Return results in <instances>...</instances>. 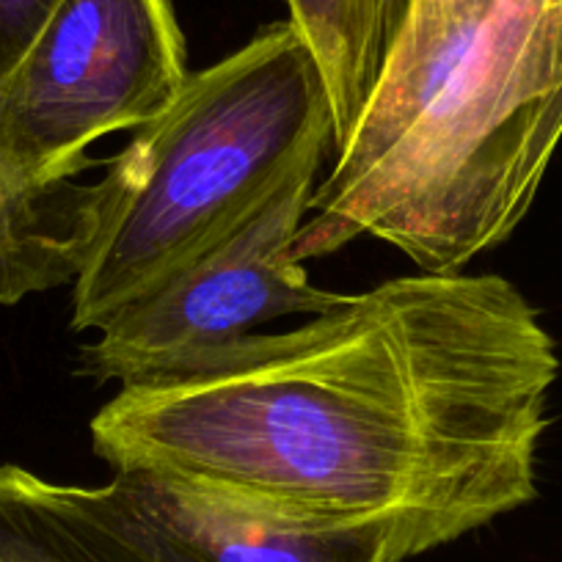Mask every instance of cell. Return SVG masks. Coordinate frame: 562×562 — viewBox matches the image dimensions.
<instances>
[{
  "label": "cell",
  "instance_id": "6da1fadb",
  "mask_svg": "<svg viewBox=\"0 0 562 562\" xmlns=\"http://www.w3.org/2000/svg\"><path fill=\"white\" fill-rule=\"evenodd\" d=\"M557 345L496 273L389 279L290 331L127 383L89 425L113 474L400 560L538 496Z\"/></svg>",
  "mask_w": 562,
  "mask_h": 562
},
{
  "label": "cell",
  "instance_id": "7a4b0ae2",
  "mask_svg": "<svg viewBox=\"0 0 562 562\" xmlns=\"http://www.w3.org/2000/svg\"><path fill=\"white\" fill-rule=\"evenodd\" d=\"M560 140L562 0H414L290 251L370 237L461 273L527 218Z\"/></svg>",
  "mask_w": 562,
  "mask_h": 562
},
{
  "label": "cell",
  "instance_id": "3957f363",
  "mask_svg": "<svg viewBox=\"0 0 562 562\" xmlns=\"http://www.w3.org/2000/svg\"><path fill=\"white\" fill-rule=\"evenodd\" d=\"M317 153H331V108L290 20L188 75L97 180L100 232L72 284L69 328L100 331L226 240Z\"/></svg>",
  "mask_w": 562,
  "mask_h": 562
},
{
  "label": "cell",
  "instance_id": "277c9868",
  "mask_svg": "<svg viewBox=\"0 0 562 562\" xmlns=\"http://www.w3.org/2000/svg\"><path fill=\"white\" fill-rule=\"evenodd\" d=\"M188 75L171 0H61L0 83V155L25 182L72 180L94 140L153 122Z\"/></svg>",
  "mask_w": 562,
  "mask_h": 562
},
{
  "label": "cell",
  "instance_id": "5b68a950",
  "mask_svg": "<svg viewBox=\"0 0 562 562\" xmlns=\"http://www.w3.org/2000/svg\"><path fill=\"white\" fill-rule=\"evenodd\" d=\"M326 153L310 155L226 240L140 295L80 350V375L97 383L169 378L281 317H315L345 295L315 288L293 240L306 221Z\"/></svg>",
  "mask_w": 562,
  "mask_h": 562
},
{
  "label": "cell",
  "instance_id": "8992f818",
  "mask_svg": "<svg viewBox=\"0 0 562 562\" xmlns=\"http://www.w3.org/2000/svg\"><path fill=\"white\" fill-rule=\"evenodd\" d=\"M111 499L155 562H403L383 532H312L113 474Z\"/></svg>",
  "mask_w": 562,
  "mask_h": 562
},
{
  "label": "cell",
  "instance_id": "52a82bcc",
  "mask_svg": "<svg viewBox=\"0 0 562 562\" xmlns=\"http://www.w3.org/2000/svg\"><path fill=\"white\" fill-rule=\"evenodd\" d=\"M100 182H25L0 155V304L67 288L100 232Z\"/></svg>",
  "mask_w": 562,
  "mask_h": 562
},
{
  "label": "cell",
  "instance_id": "ba28073f",
  "mask_svg": "<svg viewBox=\"0 0 562 562\" xmlns=\"http://www.w3.org/2000/svg\"><path fill=\"white\" fill-rule=\"evenodd\" d=\"M0 562H155L108 485L53 483L0 463Z\"/></svg>",
  "mask_w": 562,
  "mask_h": 562
},
{
  "label": "cell",
  "instance_id": "9c48e42d",
  "mask_svg": "<svg viewBox=\"0 0 562 562\" xmlns=\"http://www.w3.org/2000/svg\"><path fill=\"white\" fill-rule=\"evenodd\" d=\"M290 23L321 69L331 108V155L345 147L378 83L386 47L375 0H288Z\"/></svg>",
  "mask_w": 562,
  "mask_h": 562
},
{
  "label": "cell",
  "instance_id": "30bf717a",
  "mask_svg": "<svg viewBox=\"0 0 562 562\" xmlns=\"http://www.w3.org/2000/svg\"><path fill=\"white\" fill-rule=\"evenodd\" d=\"M61 0H0V83L34 47Z\"/></svg>",
  "mask_w": 562,
  "mask_h": 562
},
{
  "label": "cell",
  "instance_id": "8fae6325",
  "mask_svg": "<svg viewBox=\"0 0 562 562\" xmlns=\"http://www.w3.org/2000/svg\"><path fill=\"white\" fill-rule=\"evenodd\" d=\"M411 3H414V0H375L378 34H381L383 47H386V56L389 50H392L394 40H397L400 29H403Z\"/></svg>",
  "mask_w": 562,
  "mask_h": 562
}]
</instances>
